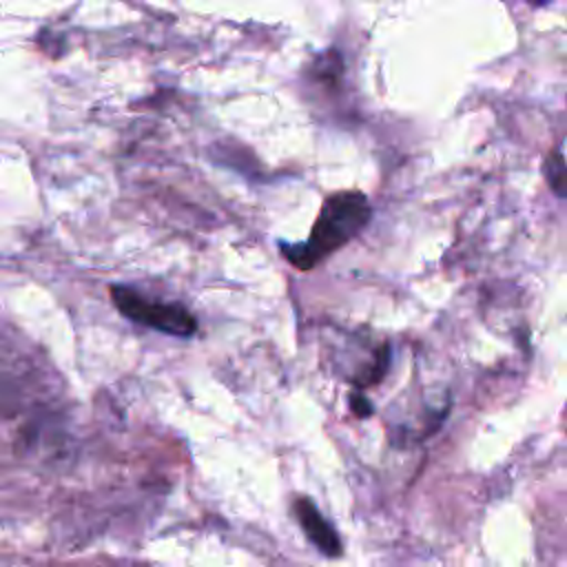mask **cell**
I'll use <instances>...</instances> for the list:
<instances>
[{"mask_svg": "<svg viewBox=\"0 0 567 567\" xmlns=\"http://www.w3.org/2000/svg\"><path fill=\"white\" fill-rule=\"evenodd\" d=\"M532 2H534V4H538V7H540V4H547V2H549V0H532Z\"/></svg>", "mask_w": 567, "mask_h": 567, "instance_id": "cell-5", "label": "cell"}, {"mask_svg": "<svg viewBox=\"0 0 567 567\" xmlns=\"http://www.w3.org/2000/svg\"><path fill=\"white\" fill-rule=\"evenodd\" d=\"M372 206L361 190H339L323 199L308 239L281 241V255L297 268L310 270L354 239L370 221Z\"/></svg>", "mask_w": 567, "mask_h": 567, "instance_id": "cell-1", "label": "cell"}, {"mask_svg": "<svg viewBox=\"0 0 567 567\" xmlns=\"http://www.w3.org/2000/svg\"><path fill=\"white\" fill-rule=\"evenodd\" d=\"M111 299L115 308L131 321L159 330L171 337L188 339L197 332V319L182 303L151 299L144 292L128 286H111Z\"/></svg>", "mask_w": 567, "mask_h": 567, "instance_id": "cell-2", "label": "cell"}, {"mask_svg": "<svg viewBox=\"0 0 567 567\" xmlns=\"http://www.w3.org/2000/svg\"><path fill=\"white\" fill-rule=\"evenodd\" d=\"M350 408H352V412H354V416H359V419H365V416H370L372 414V401L365 396V394H361V392H354L352 396H350Z\"/></svg>", "mask_w": 567, "mask_h": 567, "instance_id": "cell-4", "label": "cell"}, {"mask_svg": "<svg viewBox=\"0 0 567 567\" xmlns=\"http://www.w3.org/2000/svg\"><path fill=\"white\" fill-rule=\"evenodd\" d=\"M292 514L297 523L303 527L308 540L328 558L341 556V540L334 532V527L321 516V512L315 507V503L306 496H297L292 501Z\"/></svg>", "mask_w": 567, "mask_h": 567, "instance_id": "cell-3", "label": "cell"}]
</instances>
